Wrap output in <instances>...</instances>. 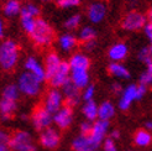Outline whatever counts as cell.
<instances>
[{
    "label": "cell",
    "instance_id": "6da1fadb",
    "mask_svg": "<svg viewBox=\"0 0 152 151\" xmlns=\"http://www.w3.org/2000/svg\"><path fill=\"white\" fill-rule=\"evenodd\" d=\"M19 46L14 40H5L0 46V67L4 72H11L19 62Z\"/></svg>",
    "mask_w": 152,
    "mask_h": 151
},
{
    "label": "cell",
    "instance_id": "7a4b0ae2",
    "mask_svg": "<svg viewBox=\"0 0 152 151\" xmlns=\"http://www.w3.org/2000/svg\"><path fill=\"white\" fill-rule=\"evenodd\" d=\"M30 39L37 47H47L55 39V31L46 20L39 18L34 32L30 35Z\"/></svg>",
    "mask_w": 152,
    "mask_h": 151
},
{
    "label": "cell",
    "instance_id": "3957f363",
    "mask_svg": "<svg viewBox=\"0 0 152 151\" xmlns=\"http://www.w3.org/2000/svg\"><path fill=\"white\" fill-rule=\"evenodd\" d=\"M146 89L147 87L141 84V83H139V84H129L126 88H124L118 103L120 110H127L132 104V102L142 99V97L146 93Z\"/></svg>",
    "mask_w": 152,
    "mask_h": 151
},
{
    "label": "cell",
    "instance_id": "277c9868",
    "mask_svg": "<svg viewBox=\"0 0 152 151\" xmlns=\"http://www.w3.org/2000/svg\"><path fill=\"white\" fill-rule=\"evenodd\" d=\"M18 87L20 92L26 97H36L41 92V84L42 82L36 78L34 74L27 71H24L18 78Z\"/></svg>",
    "mask_w": 152,
    "mask_h": 151
},
{
    "label": "cell",
    "instance_id": "5b68a950",
    "mask_svg": "<svg viewBox=\"0 0 152 151\" xmlns=\"http://www.w3.org/2000/svg\"><path fill=\"white\" fill-rule=\"evenodd\" d=\"M9 145L11 151H36L31 135L24 130H16L12 133Z\"/></svg>",
    "mask_w": 152,
    "mask_h": 151
},
{
    "label": "cell",
    "instance_id": "8992f818",
    "mask_svg": "<svg viewBox=\"0 0 152 151\" xmlns=\"http://www.w3.org/2000/svg\"><path fill=\"white\" fill-rule=\"evenodd\" d=\"M147 24V18L143 14L132 10L129 11L121 20V27L125 31H139Z\"/></svg>",
    "mask_w": 152,
    "mask_h": 151
},
{
    "label": "cell",
    "instance_id": "52a82bcc",
    "mask_svg": "<svg viewBox=\"0 0 152 151\" xmlns=\"http://www.w3.org/2000/svg\"><path fill=\"white\" fill-rule=\"evenodd\" d=\"M31 122H32V125L35 129L41 133L42 130L51 126V124L53 122V114L50 113L43 105H39V107H36L32 111Z\"/></svg>",
    "mask_w": 152,
    "mask_h": 151
},
{
    "label": "cell",
    "instance_id": "ba28073f",
    "mask_svg": "<svg viewBox=\"0 0 152 151\" xmlns=\"http://www.w3.org/2000/svg\"><path fill=\"white\" fill-rule=\"evenodd\" d=\"M42 105L50 113L56 114V113L64 105L63 93H61V90H58L57 88H51L46 93V95H45Z\"/></svg>",
    "mask_w": 152,
    "mask_h": 151
},
{
    "label": "cell",
    "instance_id": "9c48e42d",
    "mask_svg": "<svg viewBox=\"0 0 152 151\" xmlns=\"http://www.w3.org/2000/svg\"><path fill=\"white\" fill-rule=\"evenodd\" d=\"M71 67H69V63L68 61H63L62 65L59 66L58 71L53 74V77L47 81L52 88H63L68 82L71 81Z\"/></svg>",
    "mask_w": 152,
    "mask_h": 151
},
{
    "label": "cell",
    "instance_id": "30bf717a",
    "mask_svg": "<svg viewBox=\"0 0 152 151\" xmlns=\"http://www.w3.org/2000/svg\"><path fill=\"white\" fill-rule=\"evenodd\" d=\"M39 141L42 147L47 149V150H53L56 149L59 142H61V136H59V133L55 129V128H47L40 133V138Z\"/></svg>",
    "mask_w": 152,
    "mask_h": 151
},
{
    "label": "cell",
    "instance_id": "8fae6325",
    "mask_svg": "<svg viewBox=\"0 0 152 151\" xmlns=\"http://www.w3.org/2000/svg\"><path fill=\"white\" fill-rule=\"evenodd\" d=\"M73 108L63 105L56 114H53V123L56 124V126L61 130L68 129L73 122Z\"/></svg>",
    "mask_w": 152,
    "mask_h": 151
},
{
    "label": "cell",
    "instance_id": "7c38bea8",
    "mask_svg": "<svg viewBox=\"0 0 152 151\" xmlns=\"http://www.w3.org/2000/svg\"><path fill=\"white\" fill-rule=\"evenodd\" d=\"M62 90H63V97H64V105L73 108L79 103L82 98L80 89L78 87H75L71 81L62 88Z\"/></svg>",
    "mask_w": 152,
    "mask_h": 151
},
{
    "label": "cell",
    "instance_id": "4fadbf2b",
    "mask_svg": "<svg viewBox=\"0 0 152 151\" xmlns=\"http://www.w3.org/2000/svg\"><path fill=\"white\" fill-rule=\"evenodd\" d=\"M108 130H109V122L98 119L96 122L93 123V129H92V133H90V139L99 146L106 139Z\"/></svg>",
    "mask_w": 152,
    "mask_h": 151
},
{
    "label": "cell",
    "instance_id": "5bb4252c",
    "mask_svg": "<svg viewBox=\"0 0 152 151\" xmlns=\"http://www.w3.org/2000/svg\"><path fill=\"white\" fill-rule=\"evenodd\" d=\"M106 15V6L102 1H93L90 3L88 9H87V16L89 21H92L93 24H99L100 21L104 20Z\"/></svg>",
    "mask_w": 152,
    "mask_h": 151
},
{
    "label": "cell",
    "instance_id": "9a60e30c",
    "mask_svg": "<svg viewBox=\"0 0 152 151\" xmlns=\"http://www.w3.org/2000/svg\"><path fill=\"white\" fill-rule=\"evenodd\" d=\"M24 67H25V71L30 72L31 74H34L36 78H39L41 82H45L47 81L46 78V70H45V66H42L39 59L35 58V57H27L26 61L24 63Z\"/></svg>",
    "mask_w": 152,
    "mask_h": 151
},
{
    "label": "cell",
    "instance_id": "2e32d148",
    "mask_svg": "<svg viewBox=\"0 0 152 151\" xmlns=\"http://www.w3.org/2000/svg\"><path fill=\"white\" fill-rule=\"evenodd\" d=\"M62 62H63L62 58H61L59 55L56 54V52H50V54L46 56V58H45V70H46L47 81H50L53 77V74L58 71Z\"/></svg>",
    "mask_w": 152,
    "mask_h": 151
},
{
    "label": "cell",
    "instance_id": "e0dca14e",
    "mask_svg": "<svg viewBox=\"0 0 152 151\" xmlns=\"http://www.w3.org/2000/svg\"><path fill=\"white\" fill-rule=\"evenodd\" d=\"M68 63H69L71 71H88L90 67V59L82 52H75L71 56Z\"/></svg>",
    "mask_w": 152,
    "mask_h": 151
},
{
    "label": "cell",
    "instance_id": "ac0fdd59",
    "mask_svg": "<svg viewBox=\"0 0 152 151\" xmlns=\"http://www.w3.org/2000/svg\"><path fill=\"white\" fill-rule=\"evenodd\" d=\"M98 149V145L90 139V136L79 135L72 141L73 151H94Z\"/></svg>",
    "mask_w": 152,
    "mask_h": 151
},
{
    "label": "cell",
    "instance_id": "d6986e66",
    "mask_svg": "<svg viewBox=\"0 0 152 151\" xmlns=\"http://www.w3.org/2000/svg\"><path fill=\"white\" fill-rule=\"evenodd\" d=\"M127 54H129V48L123 42H118L115 45H113L108 51V56L113 62L124 61V59L127 57Z\"/></svg>",
    "mask_w": 152,
    "mask_h": 151
},
{
    "label": "cell",
    "instance_id": "ffe728a7",
    "mask_svg": "<svg viewBox=\"0 0 152 151\" xmlns=\"http://www.w3.org/2000/svg\"><path fill=\"white\" fill-rule=\"evenodd\" d=\"M78 37H75L72 34H63L58 37V46L61 51L63 52H71L73 51L78 45Z\"/></svg>",
    "mask_w": 152,
    "mask_h": 151
},
{
    "label": "cell",
    "instance_id": "44dd1931",
    "mask_svg": "<svg viewBox=\"0 0 152 151\" xmlns=\"http://www.w3.org/2000/svg\"><path fill=\"white\" fill-rule=\"evenodd\" d=\"M16 108H18L16 102L6 100L1 98V102H0V114H1L3 122H9L14 117L15 111H16Z\"/></svg>",
    "mask_w": 152,
    "mask_h": 151
},
{
    "label": "cell",
    "instance_id": "7402d4cb",
    "mask_svg": "<svg viewBox=\"0 0 152 151\" xmlns=\"http://www.w3.org/2000/svg\"><path fill=\"white\" fill-rule=\"evenodd\" d=\"M71 82L75 87L83 90L89 86V73L88 71H72L71 72Z\"/></svg>",
    "mask_w": 152,
    "mask_h": 151
},
{
    "label": "cell",
    "instance_id": "603a6c76",
    "mask_svg": "<svg viewBox=\"0 0 152 151\" xmlns=\"http://www.w3.org/2000/svg\"><path fill=\"white\" fill-rule=\"evenodd\" d=\"M108 72L113 77L120 79H129L130 78V71L120 62H111L108 66Z\"/></svg>",
    "mask_w": 152,
    "mask_h": 151
},
{
    "label": "cell",
    "instance_id": "cb8c5ba5",
    "mask_svg": "<svg viewBox=\"0 0 152 151\" xmlns=\"http://www.w3.org/2000/svg\"><path fill=\"white\" fill-rule=\"evenodd\" d=\"M82 113L89 122H96L98 114H99V105H96L94 100L92 102H86V104L82 107Z\"/></svg>",
    "mask_w": 152,
    "mask_h": 151
},
{
    "label": "cell",
    "instance_id": "d4e9b609",
    "mask_svg": "<svg viewBox=\"0 0 152 151\" xmlns=\"http://www.w3.org/2000/svg\"><path fill=\"white\" fill-rule=\"evenodd\" d=\"M134 142L139 147H147L152 142V135L146 129H139L134 134Z\"/></svg>",
    "mask_w": 152,
    "mask_h": 151
},
{
    "label": "cell",
    "instance_id": "484cf974",
    "mask_svg": "<svg viewBox=\"0 0 152 151\" xmlns=\"http://www.w3.org/2000/svg\"><path fill=\"white\" fill-rule=\"evenodd\" d=\"M21 10H22V6L19 0H7L3 5V12L7 18H14L16 15H20Z\"/></svg>",
    "mask_w": 152,
    "mask_h": 151
},
{
    "label": "cell",
    "instance_id": "4316f807",
    "mask_svg": "<svg viewBox=\"0 0 152 151\" xmlns=\"http://www.w3.org/2000/svg\"><path fill=\"white\" fill-rule=\"evenodd\" d=\"M114 115H115V107H114V104L111 102L105 100L99 105V114H98V119L109 122Z\"/></svg>",
    "mask_w": 152,
    "mask_h": 151
},
{
    "label": "cell",
    "instance_id": "83f0119b",
    "mask_svg": "<svg viewBox=\"0 0 152 151\" xmlns=\"http://www.w3.org/2000/svg\"><path fill=\"white\" fill-rule=\"evenodd\" d=\"M20 89L18 87V84H6L3 88V92H1V98L6 100H12V102H18L19 97H20Z\"/></svg>",
    "mask_w": 152,
    "mask_h": 151
},
{
    "label": "cell",
    "instance_id": "f1b7e54d",
    "mask_svg": "<svg viewBox=\"0 0 152 151\" xmlns=\"http://www.w3.org/2000/svg\"><path fill=\"white\" fill-rule=\"evenodd\" d=\"M95 37H96V31L92 26L82 27L78 32V40L83 45L87 43V42H90V41H95Z\"/></svg>",
    "mask_w": 152,
    "mask_h": 151
},
{
    "label": "cell",
    "instance_id": "f546056e",
    "mask_svg": "<svg viewBox=\"0 0 152 151\" xmlns=\"http://www.w3.org/2000/svg\"><path fill=\"white\" fill-rule=\"evenodd\" d=\"M37 19L39 18H32V16H20V24H21V27L22 30L30 36L36 27V24H37Z\"/></svg>",
    "mask_w": 152,
    "mask_h": 151
},
{
    "label": "cell",
    "instance_id": "4dcf8cb0",
    "mask_svg": "<svg viewBox=\"0 0 152 151\" xmlns=\"http://www.w3.org/2000/svg\"><path fill=\"white\" fill-rule=\"evenodd\" d=\"M82 21V16L79 14H73L72 16H69L64 21V29L69 30V31H74L75 29H78Z\"/></svg>",
    "mask_w": 152,
    "mask_h": 151
},
{
    "label": "cell",
    "instance_id": "1f68e13d",
    "mask_svg": "<svg viewBox=\"0 0 152 151\" xmlns=\"http://www.w3.org/2000/svg\"><path fill=\"white\" fill-rule=\"evenodd\" d=\"M40 14V9L39 6L32 4V3H27L26 5L22 6V10L20 16H32V18H37Z\"/></svg>",
    "mask_w": 152,
    "mask_h": 151
},
{
    "label": "cell",
    "instance_id": "d6a6232c",
    "mask_svg": "<svg viewBox=\"0 0 152 151\" xmlns=\"http://www.w3.org/2000/svg\"><path fill=\"white\" fill-rule=\"evenodd\" d=\"M137 58L139 61L142 62L145 66L152 63V54L150 51V47H143L139 51V55H137Z\"/></svg>",
    "mask_w": 152,
    "mask_h": 151
},
{
    "label": "cell",
    "instance_id": "836d02e7",
    "mask_svg": "<svg viewBox=\"0 0 152 151\" xmlns=\"http://www.w3.org/2000/svg\"><path fill=\"white\" fill-rule=\"evenodd\" d=\"M140 83L145 87L152 84V63L147 65L145 68V72L140 76Z\"/></svg>",
    "mask_w": 152,
    "mask_h": 151
},
{
    "label": "cell",
    "instance_id": "e575fe53",
    "mask_svg": "<svg viewBox=\"0 0 152 151\" xmlns=\"http://www.w3.org/2000/svg\"><path fill=\"white\" fill-rule=\"evenodd\" d=\"M10 138H11V134L6 133L4 130L0 133V151H11L9 145Z\"/></svg>",
    "mask_w": 152,
    "mask_h": 151
},
{
    "label": "cell",
    "instance_id": "d590c367",
    "mask_svg": "<svg viewBox=\"0 0 152 151\" xmlns=\"http://www.w3.org/2000/svg\"><path fill=\"white\" fill-rule=\"evenodd\" d=\"M94 95H95V86L94 84H89L82 90V99L86 102H92L94 100Z\"/></svg>",
    "mask_w": 152,
    "mask_h": 151
},
{
    "label": "cell",
    "instance_id": "8d00e7d4",
    "mask_svg": "<svg viewBox=\"0 0 152 151\" xmlns=\"http://www.w3.org/2000/svg\"><path fill=\"white\" fill-rule=\"evenodd\" d=\"M56 3L62 9H69V7L78 6L80 4V0H56Z\"/></svg>",
    "mask_w": 152,
    "mask_h": 151
},
{
    "label": "cell",
    "instance_id": "74e56055",
    "mask_svg": "<svg viewBox=\"0 0 152 151\" xmlns=\"http://www.w3.org/2000/svg\"><path fill=\"white\" fill-rule=\"evenodd\" d=\"M92 129H93V123L89 122V120L80 123V135H84V136H90Z\"/></svg>",
    "mask_w": 152,
    "mask_h": 151
},
{
    "label": "cell",
    "instance_id": "f35d334b",
    "mask_svg": "<svg viewBox=\"0 0 152 151\" xmlns=\"http://www.w3.org/2000/svg\"><path fill=\"white\" fill-rule=\"evenodd\" d=\"M103 150L104 151H118V146L115 144V140L111 138H106L103 142Z\"/></svg>",
    "mask_w": 152,
    "mask_h": 151
},
{
    "label": "cell",
    "instance_id": "ab89813d",
    "mask_svg": "<svg viewBox=\"0 0 152 151\" xmlns=\"http://www.w3.org/2000/svg\"><path fill=\"white\" fill-rule=\"evenodd\" d=\"M110 88H111V92H114L115 94H121V93H123V90H124L123 87H121V84H120V83H118V82H114Z\"/></svg>",
    "mask_w": 152,
    "mask_h": 151
},
{
    "label": "cell",
    "instance_id": "60d3db41",
    "mask_svg": "<svg viewBox=\"0 0 152 151\" xmlns=\"http://www.w3.org/2000/svg\"><path fill=\"white\" fill-rule=\"evenodd\" d=\"M143 32H145L146 37L152 42V24H150V22H147L146 26L143 27Z\"/></svg>",
    "mask_w": 152,
    "mask_h": 151
},
{
    "label": "cell",
    "instance_id": "b9f144b4",
    "mask_svg": "<svg viewBox=\"0 0 152 151\" xmlns=\"http://www.w3.org/2000/svg\"><path fill=\"white\" fill-rule=\"evenodd\" d=\"M83 47H84L86 51H93V48L95 47V41H90V42H87L83 45Z\"/></svg>",
    "mask_w": 152,
    "mask_h": 151
},
{
    "label": "cell",
    "instance_id": "7bdbcfd3",
    "mask_svg": "<svg viewBox=\"0 0 152 151\" xmlns=\"http://www.w3.org/2000/svg\"><path fill=\"white\" fill-rule=\"evenodd\" d=\"M109 138H111V139H114V140H118L119 138H120V131L119 130H113L111 133H110V136Z\"/></svg>",
    "mask_w": 152,
    "mask_h": 151
},
{
    "label": "cell",
    "instance_id": "ee69618b",
    "mask_svg": "<svg viewBox=\"0 0 152 151\" xmlns=\"http://www.w3.org/2000/svg\"><path fill=\"white\" fill-rule=\"evenodd\" d=\"M147 22H150V24H152V7H150V10L147 12Z\"/></svg>",
    "mask_w": 152,
    "mask_h": 151
},
{
    "label": "cell",
    "instance_id": "f6af8a7d",
    "mask_svg": "<svg viewBox=\"0 0 152 151\" xmlns=\"http://www.w3.org/2000/svg\"><path fill=\"white\" fill-rule=\"evenodd\" d=\"M145 129L146 130H152V122H146L145 123Z\"/></svg>",
    "mask_w": 152,
    "mask_h": 151
},
{
    "label": "cell",
    "instance_id": "bcb514c9",
    "mask_svg": "<svg viewBox=\"0 0 152 151\" xmlns=\"http://www.w3.org/2000/svg\"><path fill=\"white\" fill-rule=\"evenodd\" d=\"M0 36H4V26H3V21L0 22Z\"/></svg>",
    "mask_w": 152,
    "mask_h": 151
},
{
    "label": "cell",
    "instance_id": "7dc6e473",
    "mask_svg": "<svg viewBox=\"0 0 152 151\" xmlns=\"http://www.w3.org/2000/svg\"><path fill=\"white\" fill-rule=\"evenodd\" d=\"M42 1H53V0H42ZM56 1V0H55Z\"/></svg>",
    "mask_w": 152,
    "mask_h": 151
},
{
    "label": "cell",
    "instance_id": "c3c4849f",
    "mask_svg": "<svg viewBox=\"0 0 152 151\" xmlns=\"http://www.w3.org/2000/svg\"><path fill=\"white\" fill-rule=\"evenodd\" d=\"M150 51H151V54H152V45H151V47H150Z\"/></svg>",
    "mask_w": 152,
    "mask_h": 151
},
{
    "label": "cell",
    "instance_id": "681fc988",
    "mask_svg": "<svg viewBox=\"0 0 152 151\" xmlns=\"http://www.w3.org/2000/svg\"><path fill=\"white\" fill-rule=\"evenodd\" d=\"M94 151H98V150H94Z\"/></svg>",
    "mask_w": 152,
    "mask_h": 151
}]
</instances>
